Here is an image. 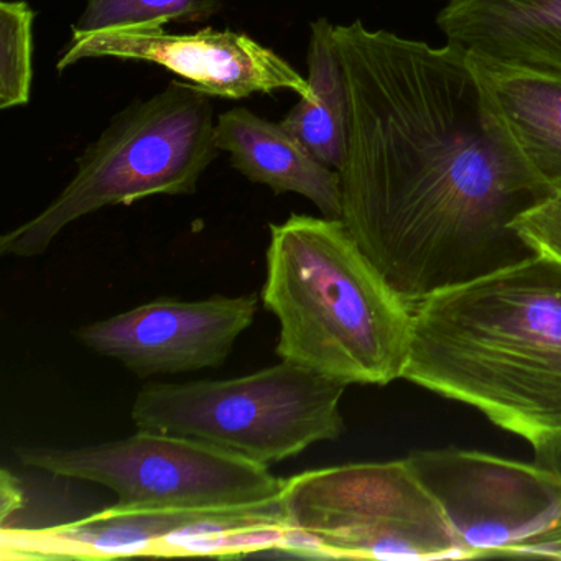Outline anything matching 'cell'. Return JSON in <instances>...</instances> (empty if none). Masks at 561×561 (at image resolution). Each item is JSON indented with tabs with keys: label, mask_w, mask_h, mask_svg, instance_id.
<instances>
[{
	"label": "cell",
	"mask_w": 561,
	"mask_h": 561,
	"mask_svg": "<svg viewBox=\"0 0 561 561\" xmlns=\"http://www.w3.org/2000/svg\"><path fill=\"white\" fill-rule=\"evenodd\" d=\"M350 96L343 219L410 304L535 254L514 221L553 193L455 44L334 25Z\"/></svg>",
	"instance_id": "6da1fadb"
},
{
	"label": "cell",
	"mask_w": 561,
	"mask_h": 561,
	"mask_svg": "<svg viewBox=\"0 0 561 561\" xmlns=\"http://www.w3.org/2000/svg\"><path fill=\"white\" fill-rule=\"evenodd\" d=\"M402 379L478 410L535 459L561 449V265L531 254L415 301Z\"/></svg>",
	"instance_id": "7a4b0ae2"
},
{
	"label": "cell",
	"mask_w": 561,
	"mask_h": 561,
	"mask_svg": "<svg viewBox=\"0 0 561 561\" xmlns=\"http://www.w3.org/2000/svg\"><path fill=\"white\" fill-rule=\"evenodd\" d=\"M261 300L277 318L275 353L344 386L402 379L412 307L343 219L290 215L268 225Z\"/></svg>",
	"instance_id": "3957f363"
},
{
	"label": "cell",
	"mask_w": 561,
	"mask_h": 561,
	"mask_svg": "<svg viewBox=\"0 0 561 561\" xmlns=\"http://www.w3.org/2000/svg\"><path fill=\"white\" fill-rule=\"evenodd\" d=\"M215 127L213 98L186 81L130 104L88 146L60 195L0 238V254L37 257L71 222L107 206L193 195L221 152Z\"/></svg>",
	"instance_id": "277c9868"
},
{
	"label": "cell",
	"mask_w": 561,
	"mask_h": 561,
	"mask_svg": "<svg viewBox=\"0 0 561 561\" xmlns=\"http://www.w3.org/2000/svg\"><path fill=\"white\" fill-rule=\"evenodd\" d=\"M346 389L280 360L232 379L149 383L130 416L137 430L186 436L271 466L343 435Z\"/></svg>",
	"instance_id": "5b68a950"
},
{
	"label": "cell",
	"mask_w": 561,
	"mask_h": 561,
	"mask_svg": "<svg viewBox=\"0 0 561 561\" xmlns=\"http://www.w3.org/2000/svg\"><path fill=\"white\" fill-rule=\"evenodd\" d=\"M288 525L320 540L327 558L461 560L455 528L407 458L311 469L284 479Z\"/></svg>",
	"instance_id": "8992f818"
},
{
	"label": "cell",
	"mask_w": 561,
	"mask_h": 561,
	"mask_svg": "<svg viewBox=\"0 0 561 561\" xmlns=\"http://www.w3.org/2000/svg\"><path fill=\"white\" fill-rule=\"evenodd\" d=\"M19 461L116 492V511H225L280 501L284 479L218 446L137 430L96 445L21 446Z\"/></svg>",
	"instance_id": "52a82bcc"
},
{
	"label": "cell",
	"mask_w": 561,
	"mask_h": 561,
	"mask_svg": "<svg viewBox=\"0 0 561 561\" xmlns=\"http://www.w3.org/2000/svg\"><path fill=\"white\" fill-rule=\"evenodd\" d=\"M461 540L468 558L512 551L561 525V474L472 449H422L407 456Z\"/></svg>",
	"instance_id": "ba28073f"
},
{
	"label": "cell",
	"mask_w": 561,
	"mask_h": 561,
	"mask_svg": "<svg viewBox=\"0 0 561 561\" xmlns=\"http://www.w3.org/2000/svg\"><path fill=\"white\" fill-rule=\"evenodd\" d=\"M163 22L71 35L57 61L58 73L90 58L157 65L195 84L211 98L245 100L254 94L291 91L311 100L308 78L254 38L206 27L195 34H169Z\"/></svg>",
	"instance_id": "9c48e42d"
},
{
	"label": "cell",
	"mask_w": 561,
	"mask_h": 561,
	"mask_svg": "<svg viewBox=\"0 0 561 561\" xmlns=\"http://www.w3.org/2000/svg\"><path fill=\"white\" fill-rule=\"evenodd\" d=\"M257 295L205 300L157 298L77 331L78 341L100 356L119 360L136 376L216 369L257 317Z\"/></svg>",
	"instance_id": "30bf717a"
},
{
	"label": "cell",
	"mask_w": 561,
	"mask_h": 561,
	"mask_svg": "<svg viewBox=\"0 0 561 561\" xmlns=\"http://www.w3.org/2000/svg\"><path fill=\"white\" fill-rule=\"evenodd\" d=\"M436 25L474 57L561 75V0H448Z\"/></svg>",
	"instance_id": "8fae6325"
},
{
	"label": "cell",
	"mask_w": 561,
	"mask_h": 561,
	"mask_svg": "<svg viewBox=\"0 0 561 561\" xmlns=\"http://www.w3.org/2000/svg\"><path fill=\"white\" fill-rule=\"evenodd\" d=\"M215 140L249 182L267 186L275 195L304 196L321 215L341 219L340 172L320 162L284 124L259 117L245 107H234L216 119Z\"/></svg>",
	"instance_id": "7c38bea8"
},
{
	"label": "cell",
	"mask_w": 561,
	"mask_h": 561,
	"mask_svg": "<svg viewBox=\"0 0 561 561\" xmlns=\"http://www.w3.org/2000/svg\"><path fill=\"white\" fill-rule=\"evenodd\" d=\"M469 58L535 172L560 192L561 75L508 67L471 54Z\"/></svg>",
	"instance_id": "4fadbf2b"
},
{
	"label": "cell",
	"mask_w": 561,
	"mask_h": 561,
	"mask_svg": "<svg viewBox=\"0 0 561 561\" xmlns=\"http://www.w3.org/2000/svg\"><path fill=\"white\" fill-rule=\"evenodd\" d=\"M308 83L311 100L300 98L282 124L324 165L340 172L350 134V96L334 38V25L318 19L310 25Z\"/></svg>",
	"instance_id": "5bb4252c"
},
{
	"label": "cell",
	"mask_w": 561,
	"mask_h": 561,
	"mask_svg": "<svg viewBox=\"0 0 561 561\" xmlns=\"http://www.w3.org/2000/svg\"><path fill=\"white\" fill-rule=\"evenodd\" d=\"M25 0L0 2V110L28 106L34 83V22Z\"/></svg>",
	"instance_id": "9a60e30c"
},
{
	"label": "cell",
	"mask_w": 561,
	"mask_h": 561,
	"mask_svg": "<svg viewBox=\"0 0 561 561\" xmlns=\"http://www.w3.org/2000/svg\"><path fill=\"white\" fill-rule=\"evenodd\" d=\"M221 8V0H87L71 32L87 35L147 22H202L215 18Z\"/></svg>",
	"instance_id": "2e32d148"
},
{
	"label": "cell",
	"mask_w": 561,
	"mask_h": 561,
	"mask_svg": "<svg viewBox=\"0 0 561 561\" xmlns=\"http://www.w3.org/2000/svg\"><path fill=\"white\" fill-rule=\"evenodd\" d=\"M514 229L535 254L561 265V190L515 219Z\"/></svg>",
	"instance_id": "e0dca14e"
},
{
	"label": "cell",
	"mask_w": 561,
	"mask_h": 561,
	"mask_svg": "<svg viewBox=\"0 0 561 561\" xmlns=\"http://www.w3.org/2000/svg\"><path fill=\"white\" fill-rule=\"evenodd\" d=\"M25 502L27 499H25L21 479L8 468H2L0 471V528L11 527L19 512L24 511Z\"/></svg>",
	"instance_id": "ac0fdd59"
},
{
	"label": "cell",
	"mask_w": 561,
	"mask_h": 561,
	"mask_svg": "<svg viewBox=\"0 0 561 561\" xmlns=\"http://www.w3.org/2000/svg\"><path fill=\"white\" fill-rule=\"evenodd\" d=\"M538 465L548 466V468L554 469V471L561 474V449L551 453V455L545 456V458L535 459Z\"/></svg>",
	"instance_id": "d6986e66"
}]
</instances>
